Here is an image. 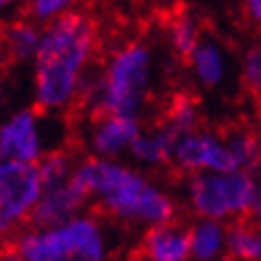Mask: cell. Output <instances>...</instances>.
<instances>
[{
    "label": "cell",
    "instance_id": "cell-1",
    "mask_svg": "<svg viewBox=\"0 0 261 261\" xmlns=\"http://www.w3.org/2000/svg\"><path fill=\"white\" fill-rule=\"evenodd\" d=\"M98 46V24L84 10H72L46 27L34 60V108L63 115L82 106Z\"/></svg>",
    "mask_w": 261,
    "mask_h": 261
},
{
    "label": "cell",
    "instance_id": "cell-2",
    "mask_svg": "<svg viewBox=\"0 0 261 261\" xmlns=\"http://www.w3.org/2000/svg\"><path fill=\"white\" fill-rule=\"evenodd\" d=\"M74 180L103 216L118 223L149 230L177 221L175 197L135 163L84 156Z\"/></svg>",
    "mask_w": 261,
    "mask_h": 261
},
{
    "label": "cell",
    "instance_id": "cell-3",
    "mask_svg": "<svg viewBox=\"0 0 261 261\" xmlns=\"http://www.w3.org/2000/svg\"><path fill=\"white\" fill-rule=\"evenodd\" d=\"M159 77V56L146 39H127L106 56L89 82L82 106L96 115L144 118Z\"/></svg>",
    "mask_w": 261,
    "mask_h": 261
},
{
    "label": "cell",
    "instance_id": "cell-4",
    "mask_svg": "<svg viewBox=\"0 0 261 261\" xmlns=\"http://www.w3.org/2000/svg\"><path fill=\"white\" fill-rule=\"evenodd\" d=\"M10 249L19 261H106L108 235L94 214H82L56 228L27 225Z\"/></svg>",
    "mask_w": 261,
    "mask_h": 261
},
{
    "label": "cell",
    "instance_id": "cell-5",
    "mask_svg": "<svg viewBox=\"0 0 261 261\" xmlns=\"http://www.w3.org/2000/svg\"><path fill=\"white\" fill-rule=\"evenodd\" d=\"M259 199L261 185L249 173H201L185 182V206L194 221H247Z\"/></svg>",
    "mask_w": 261,
    "mask_h": 261
},
{
    "label": "cell",
    "instance_id": "cell-6",
    "mask_svg": "<svg viewBox=\"0 0 261 261\" xmlns=\"http://www.w3.org/2000/svg\"><path fill=\"white\" fill-rule=\"evenodd\" d=\"M46 185L39 168L29 163H0V218L12 225H29Z\"/></svg>",
    "mask_w": 261,
    "mask_h": 261
},
{
    "label": "cell",
    "instance_id": "cell-7",
    "mask_svg": "<svg viewBox=\"0 0 261 261\" xmlns=\"http://www.w3.org/2000/svg\"><path fill=\"white\" fill-rule=\"evenodd\" d=\"M43 113L39 108H19L0 122V163L36 166L48 153Z\"/></svg>",
    "mask_w": 261,
    "mask_h": 261
},
{
    "label": "cell",
    "instance_id": "cell-8",
    "mask_svg": "<svg viewBox=\"0 0 261 261\" xmlns=\"http://www.w3.org/2000/svg\"><path fill=\"white\" fill-rule=\"evenodd\" d=\"M173 168L187 177L201 173H238V166L230 156L223 135L214 129H204V127L177 139Z\"/></svg>",
    "mask_w": 261,
    "mask_h": 261
},
{
    "label": "cell",
    "instance_id": "cell-9",
    "mask_svg": "<svg viewBox=\"0 0 261 261\" xmlns=\"http://www.w3.org/2000/svg\"><path fill=\"white\" fill-rule=\"evenodd\" d=\"M144 132V120L122 118V115H96L89 120L84 137L87 156L106 161H122L132 153L137 139Z\"/></svg>",
    "mask_w": 261,
    "mask_h": 261
},
{
    "label": "cell",
    "instance_id": "cell-10",
    "mask_svg": "<svg viewBox=\"0 0 261 261\" xmlns=\"http://www.w3.org/2000/svg\"><path fill=\"white\" fill-rule=\"evenodd\" d=\"M91 204L87 197V192L82 190V185L74 177L70 182H65L60 187H50L43 192L39 206L32 216V228H56V225H65L72 218L87 214V206Z\"/></svg>",
    "mask_w": 261,
    "mask_h": 261
},
{
    "label": "cell",
    "instance_id": "cell-11",
    "mask_svg": "<svg viewBox=\"0 0 261 261\" xmlns=\"http://www.w3.org/2000/svg\"><path fill=\"white\" fill-rule=\"evenodd\" d=\"M137 256L139 261H192L190 225L175 221L144 230Z\"/></svg>",
    "mask_w": 261,
    "mask_h": 261
},
{
    "label": "cell",
    "instance_id": "cell-12",
    "mask_svg": "<svg viewBox=\"0 0 261 261\" xmlns=\"http://www.w3.org/2000/svg\"><path fill=\"white\" fill-rule=\"evenodd\" d=\"M180 135L163 120L153 122L151 127H144L142 137L137 139L129 159L135 161L137 168H166L173 166V153L177 146Z\"/></svg>",
    "mask_w": 261,
    "mask_h": 261
},
{
    "label": "cell",
    "instance_id": "cell-13",
    "mask_svg": "<svg viewBox=\"0 0 261 261\" xmlns=\"http://www.w3.org/2000/svg\"><path fill=\"white\" fill-rule=\"evenodd\" d=\"M41 36H43V29L39 24L29 22L27 17L10 19L3 24V32H0V50L15 65L34 63L41 46Z\"/></svg>",
    "mask_w": 261,
    "mask_h": 261
},
{
    "label": "cell",
    "instance_id": "cell-14",
    "mask_svg": "<svg viewBox=\"0 0 261 261\" xmlns=\"http://www.w3.org/2000/svg\"><path fill=\"white\" fill-rule=\"evenodd\" d=\"M187 67L201 89H218L228 74V58L218 41L204 36V41L187 60Z\"/></svg>",
    "mask_w": 261,
    "mask_h": 261
},
{
    "label": "cell",
    "instance_id": "cell-15",
    "mask_svg": "<svg viewBox=\"0 0 261 261\" xmlns=\"http://www.w3.org/2000/svg\"><path fill=\"white\" fill-rule=\"evenodd\" d=\"M192 261H221L228 256V225L218 221L190 223Z\"/></svg>",
    "mask_w": 261,
    "mask_h": 261
},
{
    "label": "cell",
    "instance_id": "cell-16",
    "mask_svg": "<svg viewBox=\"0 0 261 261\" xmlns=\"http://www.w3.org/2000/svg\"><path fill=\"white\" fill-rule=\"evenodd\" d=\"M204 29L201 22L197 19V15H192L190 10H177L170 15L166 24V39H168V48L175 58L180 60H190V56L197 50V46L204 41Z\"/></svg>",
    "mask_w": 261,
    "mask_h": 261
},
{
    "label": "cell",
    "instance_id": "cell-17",
    "mask_svg": "<svg viewBox=\"0 0 261 261\" xmlns=\"http://www.w3.org/2000/svg\"><path fill=\"white\" fill-rule=\"evenodd\" d=\"M230 149V156L238 166V173L256 175L261 170V135L252 127L238 125L221 132Z\"/></svg>",
    "mask_w": 261,
    "mask_h": 261
},
{
    "label": "cell",
    "instance_id": "cell-18",
    "mask_svg": "<svg viewBox=\"0 0 261 261\" xmlns=\"http://www.w3.org/2000/svg\"><path fill=\"white\" fill-rule=\"evenodd\" d=\"M228 259L261 261V228L249 221L228 225Z\"/></svg>",
    "mask_w": 261,
    "mask_h": 261
},
{
    "label": "cell",
    "instance_id": "cell-19",
    "mask_svg": "<svg viewBox=\"0 0 261 261\" xmlns=\"http://www.w3.org/2000/svg\"><path fill=\"white\" fill-rule=\"evenodd\" d=\"M163 122L173 127L180 137L192 135V132L201 129V108H199V101L190 94L173 96L166 106Z\"/></svg>",
    "mask_w": 261,
    "mask_h": 261
},
{
    "label": "cell",
    "instance_id": "cell-20",
    "mask_svg": "<svg viewBox=\"0 0 261 261\" xmlns=\"http://www.w3.org/2000/svg\"><path fill=\"white\" fill-rule=\"evenodd\" d=\"M77 163L80 161H74V156L67 149H50L36 163V168H39V175L46 185V190H50V187H60L65 182H70L74 177Z\"/></svg>",
    "mask_w": 261,
    "mask_h": 261
},
{
    "label": "cell",
    "instance_id": "cell-21",
    "mask_svg": "<svg viewBox=\"0 0 261 261\" xmlns=\"http://www.w3.org/2000/svg\"><path fill=\"white\" fill-rule=\"evenodd\" d=\"M72 10H74V5H72L70 0H34V3H29L24 8V17L29 22L39 24L41 29H46L53 22L63 19Z\"/></svg>",
    "mask_w": 261,
    "mask_h": 261
},
{
    "label": "cell",
    "instance_id": "cell-22",
    "mask_svg": "<svg viewBox=\"0 0 261 261\" xmlns=\"http://www.w3.org/2000/svg\"><path fill=\"white\" fill-rule=\"evenodd\" d=\"M240 80L247 94H252L254 98L261 101V41L252 43L242 56L240 63Z\"/></svg>",
    "mask_w": 261,
    "mask_h": 261
},
{
    "label": "cell",
    "instance_id": "cell-23",
    "mask_svg": "<svg viewBox=\"0 0 261 261\" xmlns=\"http://www.w3.org/2000/svg\"><path fill=\"white\" fill-rule=\"evenodd\" d=\"M242 15L249 24L254 27H261V0H247L242 5Z\"/></svg>",
    "mask_w": 261,
    "mask_h": 261
},
{
    "label": "cell",
    "instance_id": "cell-24",
    "mask_svg": "<svg viewBox=\"0 0 261 261\" xmlns=\"http://www.w3.org/2000/svg\"><path fill=\"white\" fill-rule=\"evenodd\" d=\"M15 230L5 218H0V252L3 249H8L10 245H12V240H15Z\"/></svg>",
    "mask_w": 261,
    "mask_h": 261
},
{
    "label": "cell",
    "instance_id": "cell-25",
    "mask_svg": "<svg viewBox=\"0 0 261 261\" xmlns=\"http://www.w3.org/2000/svg\"><path fill=\"white\" fill-rule=\"evenodd\" d=\"M0 261H19V259H17L15 252L8 247V249H3V252H0Z\"/></svg>",
    "mask_w": 261,
    "mask_h": 261
},
{
    "label": "cell",
    "instance_id": "cell-26",
    "mask_svg": "<svg viewBox=\"0 0 261 261\" xmlns=\"http://www.w3.org/2000/svg\"><path fill=\"white\" fill-rule=\"evenodd\" d=\"M10 10H12V3H10V0H0V15H5Z\"/></svg>",
    "mask_w": 261,
    "mask_h": 261
},
{
    "label": "cell",
    "instance_id": "cell-27",
    "mask_svg": "<svg viewBox=\"0 0 261 261\" xmlns=\"http://www.w3.org/2000/svg\"><path fill=\"white\" fill-rule=\"evenodd\" d=\"M3 101H5V91H3V82H0V106H3Z\"/></svg>",
    "mask_w": 261,
    "mask_h": 261
},
{
    "label": "cell",
    "instance_id": "cell-28",
    "mask_svg": "<svg viewBox=\"0 0 261 261\" xmlns=\"http://www.w3.org/2000/svg\"><path fill=\"white\" fill-rule=\"evenodd\" d=\"M221 261H232V259H228V256H225V259H221Z\"/></svg>",
    "mask_w": 261,
    "mask_h": 261
}]
</instances>
